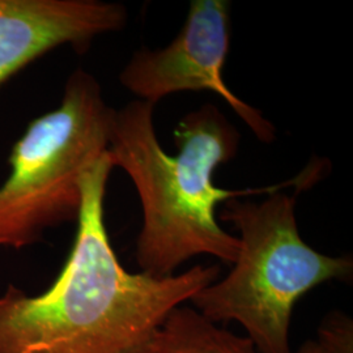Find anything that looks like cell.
Masks as SVG:
<instances>
[{
	"instance_id": "obj_1",
	"label": "cell",
	"mask_w": 353,
	"mask_h": 353,
	"mask_svg": "<svg viewBox=\"0 0 353 353\" xmlns=\"http://www.w3.org/2000/svg\"><path fill=\"white\" fill-rule=\"evenodd\" d=\"M112 170L106 152L81 176L75 241L50 287L0 294V353H141L165 316L219 278L217 265L153 278L121 265L103 212Z\"/></svg>"
},
{
	"instance_id": "obj_2",
	"label": "cell",
	"mask_w": 353,
	"mask_h": 353,
	"mask_svg": "<svg viewBox=\"0 0 353 353\" xmlns=\"http://www.w3.org/2000/svg\"><path fill=\"white\" fill-rule=\"evenodd\" d=\"M153 109L154 105L140 100L114 109L108 150L113 168L125 170L138 191L143 227L137 262L153 278L172 276L179 265L203 254L233 265L240 240L219 225L217 204L287 186L307 189L322 173L321 165H310L290 182L271 188H216V169L239 151L236 127L219 108L204 105L181 119L174 131L178 153L169 156L156 137Z\"/></svg>"
},
{
	"instance_id": "obj_3",
	"label": "cell",
	"mask_w": 353,
	"mask_h": 353,
	"mask_svg": "<svg viewBox=\"0 0 353 353\" xmlns=\"http://www.w3.org/2000/svg\"><path fill=\"white\" fill-rule=\"evenodd\" d=\"M296 195L270 194L265 202L228 201L221 219L240 232L232 271L190 301L214 323L237 322L259 353H293L292 313L309 290L330 280L347 281L353 263L303 242L296 223Z\"/></svg>"
},
{
	"instance_id": "obj_4",
	"label": "cell",
	"mask_w": 353,
	"mask_h": 353,
	"mask_svg": "<svg viewBox=\"0 0 353 353\" xmlns=\"http://www.w3.org/2000/svg\"><path fill=\"white\" fill-rule=\"evenodd\" d=\"M113 115L97 79L79 68L61 105L28 125L0 186V250H23L52 228L77 221L81 176L109 150Z\"/></svg>"
},
{
	"instance_id": "obj_5",
	"label": "cell",
	"mask_w": 353,
	"mask_h": 353,
	"mask_svg": "<svg viewBox=\"0 0 353 353\" xmlns=\"http://www.w3.org/2000/svg\"><path fill=\"white\" fill-rule=\"evenodd\" d=\"M229 10L227 0L191 1L188 20L173 42L161 50L135 52L119 80L140 101L152 105L176 92H214L250 127L258 139L271 143L275 139V127L237 97L224 80Z\"/></svg>"
},
{
	"instance_id": "obj_6",
	"label": "cell",
	"mask_w": 353,
	"mask_h": 353,
	"mask_svg": "<svg viewBox=\"0 0 353 353\" xmlns=\"http://www.w3.org/2000/svg\"><path fill=\"white\" fill-rule=\"evenodd\" d=\"M122 4L100 0H0V87L64 45L88 50L93 39L126 26Z\"/></svg>"
},
{
	"instance_id": "obj_7",
	"label": "cell",
	"mask_w": 353,
	"mask_h": 353,
	"mask_svg": "<svg viewBox=\"0 0 353 353\" xmlns=\"http://www.w3.org/2000/svg\"><path fill=\"white\" fill-rule=\"evenodd\" d=\"M141 353H259L248 336L221 327L195 307H174Z\"/></svg>"
},
{
	"instance_id": "obj_8",
	"label": "cell",
	"mask_w": 353,
	"mask_h": 353,
	"mask_svg": "<svg viewBox=\"0 0 353 353\" xmlns=\"http://www.w3.org/2000/svg\"><path fill=\"white\" fill-rule=\"evenodd\" d=\"M316 343L326 353H353V321L341 312L330 313L321 323Z\"/></svg>"
},
{
	"instance_id": "obj_9",
	"label": "cell",
	"mask_w": 353,
	"mask_h": 353,
	"mask_svg": "<svg viewBox=\"0 0 353 353\" xmlns=\"http://www.w3.org/2000/svg\"><path fill=\"white\" fill-rule=\"evenodd\" d=\"M296 353H323L322 350L313 341H305Z\"/></svg>"
}]
</instances>
